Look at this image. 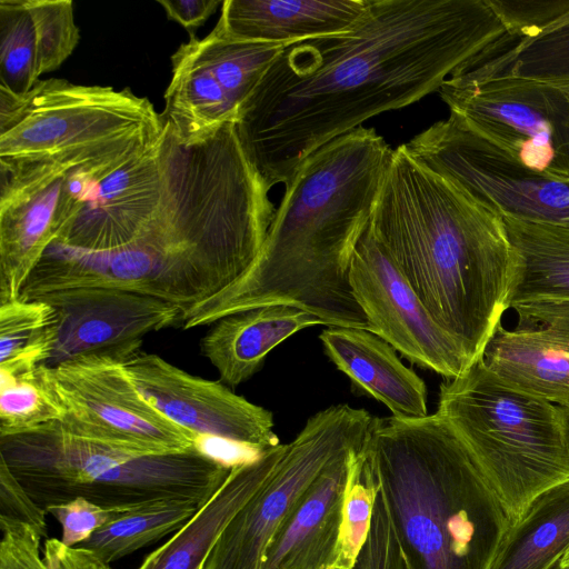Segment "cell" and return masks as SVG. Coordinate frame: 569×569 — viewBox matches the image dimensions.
<instances>
[{
	"label": "cell",
	"instance_id": "12",
	"mask_svg": "<svg viewBox=\"0 0 569 569\" xmlns=\"http://www.w3.org/2000/svg\"><path fill=\"white\" fill-rule=\"evenodd\" d=\"M403 146L419 162L502 217L569 228V181L521 166L453 114Z\"/></svg>",
	"mask_w": 569,
	"mask_h": 569
},
{
	"label": "cell",
	"instance_id": "35",
	"mask_svg": "<svg viewBox=\"0 0 569 569\" xmlns=\"http://www.w3.org/2000/svg\"><path fill=\"white\" fill-rule=\"evenodd\" d=\"M126 511L128 510L104 508L81 497L47 509L62 528L61 542L70 548L78 547L98 529Z\"/></svg>",
	"mask_w": 569,
	"mask_h": 569
},
{
	"label": "cell",
	"instance_id": "1",
	"mask_svg": "<svg viewBox=\"0 0 569 569\" xmlns=\"http://www.w3.org/2000/svg\"><path fill=\"white\" fill-rule=\"evenodd\" d=\"M508 34L490 0H369L348 31L283 47L234 124L270 190L316 150L409 106Z\"/></svg>",
	"mask_w": 569,
	"mask_h": 569
},
{
	"label": "cell",
	"instance_id": "34",
	"mask_svg": "<svg viewBox=\"0 0 569 569\" xmlns=\"http://www.w3.org/2000/svg\"><path fill=\"white\" fill-rule=\"evenodd\" d=\"M347 569H410L379 490L367 539Z\"/></svg>",
	"mask_w": 569,
	"mask_h": 569
},
{
	"label": "cell",
	"instance_id": "9",
	"mask_svg": "<svg viewBox=\"0 0 569 569\" xmlns=\"http://www.w3.org/2000/svg\"><path fill=\"white\" fill-rule=\"evenodd\" d=\"M438 92L477 136L538 174L569 181V79L447 80Z\"/></svg>",
	"mask_w": 569,
	"mask_h": 569
},
{
	"label": "cell",
	"instance_id": "21",
	"mask_svg": "<svg viewBox=\"0 0 569 569\" xmlns=\"http://www.w3.org/2000/svg\"><path fill=\"white\" fill-rule=\"evenodd\" d=\"M319 339L327 357L359 393L380 401L396 418L428 416L425 382L380 337L360 328L328 327Z\"/></svg>",
	"mask_w": 569,
	"mask_h": 569
},
{
	"label": "cell",
	"instance_id": "19",
	"mask_svg": "<svg viewBox=\"0 0 569 569\" xmlns=\"http://www.w3.org/2000/svg\"><path fill=\"white\" fill-rule=\"evenodd\" d=\"M161 192L159 139L92 187L54 242L91 252L118 249L129 243L149 221L160 203Z\"/></svg>",
	"mask_w": 569,
	"mask_h": 569
},
{
	"label": "cell",
	"instance_id": "2",
	"mask_svg": "<svg viewBox=\"0 0 569 569\" xmlns=\"http://www.w3.org/2000/svg\"><path fill=\"white\" fill-rule=\"evenodd\" d=\"M160 203L139 233L110 251L53 242L20 298L78 287H112L183 310L240 279L257 259L276 209L249 162L234 121L182 140L163 121Z\"/></svg>",
	"mask_w": 569,
	"mask_h": 569
},
{
	"label": "cell",
	"instance_id": "27",
	"mask_svg": "<svg viewBox=\"0 0 569 569\" xmlns=\"http://www.w3.org/2000/svg\"><path fill=\"white\" fill-rule=\"evenodd\" d=\"M518 257L513 303L569 298V228L502 217Z\"/></svg>",
	"mask_w": 569,
	"mask_h": 569
},
{
	"label": "cell",
	"instance_id": "16",
	"mask_svg": "<svg viewBox=\"0 0 569 569\" xmlns=\"http://www.w3.org/2000/svg\"><path fill=\"white\" fill-rule=\"evenodd\" d=\"M33 299L49 303L57 316L46 367L97 353L133 356L141 351L147 335L181 326L183 315L171 302L112 287L68 288Z\"/></svg>",
	"mask_w": 569,
	"mask_h": 569
},
{
	"label": "cell",
	"instance_id": "7",
	"mask_svg": "<svg viewBox=\"0 0 569 569\" xmlns=\"http://www.w3.org/2000/svg\"><path fill=\"white\" fill-rule=\"evenodd\" d=\"M436 412L462 440L511 526L539 495L569 480L560 407L507 383L482 358L441 383Z\"/></svg>",
	"mask_w": 569,
	"mask_h": 569
},
{
	"label": "cell",
	"instance_id": "23",
	"mask_svg": "<svg viewBox=\"0 0 569 569\" xmlns=\"http://www.w3.org/2000/svg\"><path fill=\"white\" fill-rule=\"evenodd\" d=\"M287 447L288 443H280L254 459L232 466L220 488L138 569H203L227 525L266 483Z\"/></svg>",
	"mask_w": 569,
	"mask_h": 569
},
{
	"label": "cell",
	"instance_id": "13",
	"mask_svg": "<svg viewBox=\"0 0 569 569\" xmlns=\"http://www.w3.org/2000/svg\"><path fill=\"white\" fill-rule=\"evenodd\" d=\"M282 49L236 40L217 26L203 39H189L171 57L172 78L162 120L186 141L236 121L240 107Z\"/></svg>",
	"mask_w": 569,
	"mask_h": 569
},
{
	"label": "cell",
	"instance_id": "18",
	"mask_svg": "<svg viewBox=\"0 0 569 569\" xmlns=\"http://www.w3.org/2000/svg\"><path fill=\"white\" fill-rule=\"evenodd\" d=\"M517 325H500L483 361L512 387L569 407V298H537L511 305Z\"/></svg>",
	"mask_w": 569,
	"mask_h": 569
},
{
	"label": "cell",
	"instance_id": "30",
	"mask_svg": "<svg viewBox=\"0 0 569 569\" xmlns=\"http://www.w3.org/2000/svg\"><path fill=\"white\" fill-rule=\"evenodd\" d=\"M39 80L36 31L27 0H0V86L24 94Z\"/></svg>",
	"mask_w": 569,
	"mask_h": 569
},
{
	"label": "cell",
	"instance_id": "17",
	"mask_svg": "<svg viewBox=\"0 0 569 569\" xmlns=\"http://www.w3.org/2000/svg\"><path fill=\"white\" fill-rule=\"evenodd\" d=\"M72 168L0 170V303L20 297L46 250L80 208L67 183Z\"/></svg>",
	"mask_w": 569,
	"mask_h": 569
},
{
	"label": "cell",
	"instance_id": "11",
	"mask_svg": "<svg viewBox=\"0 0 569 569\" xmlns=\"http://www.w3.org/2000/svg\"><path fill=\"white\" fill-rule=\"evenodd\" d=\"M124 353L80 357L38 371L64 410L61 423L71 432L144 453L200 448V438L172 422L136 388Z\"/></svg>",
	"mask_w": 569,
	"mask_h": 569
},
{
	"label": "cell",
	"instance_id": "6",
	"mask_svg": "<svg viewBox=\"0 0 569 569\" xmlns=\"http://www.w3.org/2000/svg\"><path fill=\"white\" fill-rule=\"evenodd\" d=\"M0 458L46 510L79 497L127 510L166 498L203 505L232 468L200 448L144 453L76 435L61 421L0 437Z\"/></svg>",
	"mask_w": 569,
	"mask_h": 569
},
{
	"label": "cell",
	"instance_id": "26",
	"mask_svg": "<svg viewBox=\"0 0 569 569\" xmlns=\"http://www.w3.org/2000/svg\"><path fill=\"white\" fill-rule=\"evenodd\" d=\"M569 548V480L541 495L511 526L490 569H549Z\"/></svg>",
	"mask_w": 569,
	"mask_h": 569
},
{
	"label": "cell",
	"instance_id": "15",
	"mask_svg": "<svg viewBox=\"0 0 569 569\" xmlns=\"http://www.w3.org/2000/svg\"><path fill=\"white\" fill-rule=\"evenodd\" d=\"M123 366L150 405L200 439L216 438L256 455L280 445L272 412L236 395L220 380L193 376L143 351Z\"/></svg>",
	"mask_w": 569,
	"mask_h": 569
},
{
	"label": "cell",
	"instance_id": "4",
	"mask_svg": "<svg viewBox=\"0 0 569 569\" xmlns=\"http://www.w3.org/2000/svg\"><path fill=\"white\" fill-rule=\"evenodd\" d=\"M368 229L469 361L482 358L518 274L502 216L401 144Z\"/></svg>",
	"mask_w": 569,
	"mask_h": 569
},
{
	"label": "cell",
	"instance_id": "43",
	"mask_svg": "<svg viewBox=\"0 0 569 569\" xmlns=\"http://www.w3.org/2000/svg\"><path fill=\"white\" fill-rule=\"evenodd\" d=\"M560 560L556 561L549 569H563L560 565Z\"/></svg>",
	"mask_w": 569,
	"mask_h": 569
},
{
	"label": "cell",
	"instance_id": "25",
	"mask_svg": "<svg viewBox=\"0 0 569 569\" xmlns=\"http://www.w3.org/2000/svg\"><path fill=\"white\" fill-rule=\"evenodd\" d=\"M501 77L569 79V12L531 34H507L448 80L465 83Z\"/></svg>",
	"mask_w": 569,
	"mask_h": 569
},
{
	"label": "cell",
	"instance_id": "38",
	"mask_svg": "<svg viewBox=\"0 0 569 569\" xmlns=\"http://www.w3.org/2000/svg\"><path fill=\"white\" fill-rule=\"evenodd\" d=\"M47 510L41 508L0 458V519L24 523L47 537Z\"/></svg>",
	"mask_w": 569,
	"mask_h": 569
},
{
	"label": "cell",
	"instance_id": "37",
	"mask_svg": "<svg viewBox=\"0 0 569 569\" xmlns=\"http://www.w3.org/2000/svg\"><path fill=\"white\" fill-rule=\"evenodd\" d=\"M511 37L537 32L569 12V0H490Z\"/></svg>",
	"mask_w": 569,
	"mask_h": 569
},
{
	"label": "cell",
	"instance_id": "8",
	"mask_svg": "<svg viewBox=\"0 0 569 569\" xmlns=\"http://www.w3.org/2000/svg\"><path fill=\"white\" fill-rule=\"evenodd\" d=\"M163 121L129 89L39 80L24 94L0 86V168L87 161L156 143Z\"/></svg>",
	"mask_w": 569,
	"mask_h": 569
},
{
	"label": "cell",
	"instance_id": "10",
	"mask_svg": "<svg viewBox=\"0 0 569 569\" xmlns=\"http://www.w3.org/2000/svg\"><path fill=\"white\" fill-rule=\"evenodd\" d=\"M373 418L348 405L310 417L266 483L227 525L203 569H260L270 539L306 488L328 463L367 442Z\"/></svg>",
	"mask_w": 569,
	"mask_h": 569
},
{
	"label": "cell",
	"instance_id": "22",
	"mask_svg": "<svg viewBox=\"0 0 569 569\" xmlns=\"http://www.w3.org/2000/svg\"><path fill=\"white\" fill-rule=\"evenodd\" d=\"M369 0H224L217 27L241 41L289 46L350 30Z\"/></svg>",
	"mask_w": 569,
	"mask_h": 569
},
{
	"label": "cell",
	"instance_id": "31",
	"mask_svg": "<svg viewBox=\"0 0 569 569\" xmlns=\"http://www.w3.org/2000/svg\"><path fill=\"white\" fill-rule=\"evenodd\" d=\"M0 437L63 420L64 410L39 371L14 378L0 377Z\"/></svg>",
	"mask_w": 569,
	"mask_h": 569
},
{
	"label": "cell",
	"instance_id": "5",
	"mask_svg": "<svg viewBox=\"0 0 569 569\" xmlns=\"http://www.w3.org/2000/svg\"><path fill=\"white\" fill-rule=\"evenodd\" d=\"M367 459L410 569H490L511 522L438 412L373 418Z\"/></svg>",
	"mask_w": 569,
	"mask_h": 569
},
{
	"label": "cell",
	"instance_id": "40",
	"mask_svg": "<svg viewBox=\"0 0 569 569\" xmlns=\"http://www.w3.org/2000/svg\"><path fill=\"white\" fill-rule=\"evenodd\" d=\"M44 552L52 556L62 569H110L109 563L91 551L79 547H66L57 538L46 541Z\"/></svg>",
	"mask_w": 569,
	"mask_h": 569
},
{
	"label": "cell",
	"instance_id": "20",
	"mask_svg": "<svg viewBox=\"0 0 569 569\" xmlns=\"http://www.w3.org/2000/svg\"><path fill=\"white\" fill-rule=\"evenodd\" d=\"M366 443L328 463L311 481L270 539L260 569L336 568L345 493L353 460Z\"/></svg>",
	"mask_w": 569,
	"mask_h": 569
},
{
	"label": "cell",
	"instance_id": "14",
	"mask_svg": "<svg viewBox=\"0 0 569 569\" xmlns=\"http://www.w3.org/2000/svg\"><path fill=\"white\" fill-rule=\"evenodd\" d=\"M349 279L369 331L410 362L447 379L460 376L472 365L435 321L368 228L355 250Z\"/></svg>",
	"mask_w": 569,
	"mask_h": 569
},
{
	"label": "cell",
	"instance_id": "3",
	"mask_svg": "<svg viewBox=\"0 0 569 569\" xmlns=\"http://www.w3.org/2000/svg\"><path fill=\"white\" fill-rule=\"evenodd\" d=\"M392 154L373 128L362 126L310 154L284 184L253 264L231 286L186 310L181 327L286 303L328 327L369 330L349 272Z\"/></svg>",
	"mask_w": 569,
	"mask_h": 569
},
{
	"label": "cell",
	"instance_id": "33",
	"mask_svg": "<svg viewBox=\"0 0 569 569\" xmlns=\"http://www.w3.org/2000/svg\"><path fill=\"white\" fill-rule=\"evenodd\" d=\"M37 39V72L58 69L74 51L80 31L70 0H27Z\"/></svg>",
	"mask_w": 569,
	"mask_h": 569
},
{
	"label": "cell",
	"instance_id": "39",
	"mask_svg": "<svg viewBox=\"0 0 569 569\" xmlns=\"http://www.w3.org/2000/svg\"><path fill=\"white\" fill-rule=\"evenodd\" d=\"M168 18L181 24L190 36L216 12L223 1L220 0H158Z\"/></svg>",
	"mask_w": 569,
	"mask_h": 569
},
{
	"label": "cell",
	"instance_id": "28",
	"mask_svg": "<svg viewBox=\"0 0 569 569\" xmlns=\"http://www.w3.org/2000/svg\"><path fill=\"white\" fill-rule=\"evenodd\" d=\"M201 506L180 498L150 501L121 513L78 547L110 563L178 531Z\"/></svg>",
	"mask_w": 569,
	"mask_h": 569
},
{
	"label": "cell",
	"instance_id": "29",
	"mask_svg": "<svg viewBox=\"0 0 569 569\" xmlns=\"http://www.w3.org/2000/svg\"><path fill=\"white\" fill-rule=\"evenodd\" d=\"M56 333L57 316L46 301L0 303V377L36 373L49 360Z\"/></svg>",
	"mask_w": 569,
	"mask_h": 569
},
{
	"label": "cell",
	"instance_id": "24",
	"mask_svg": "<svg viewBox=\"0 0 569 569\" xmlns=\"http://www.w3.org/2000/svg\"><path fill=\"white\" fill-rule=\"evenodd\" d=\"M323 325L312 313L286 303L266 305L226 316L200 340V352L220 381L234 388L262 367L267 355L298 331Z\"/></svg>",
	"mask_w": 569,
	"mask_h": 569
},
{
	"label": "cell",
	"instance_id": "36",
	"mask_svg": "<svg viewBox=\"0 0 569 569\" xmlns=\"http://www.w3.org/2000/svg\"><path fill=\"white\" fill-rule=\"evenodd\" d=\"M0 569H62L44 552L40 557L41 537L30 526L0 519Z\"/></svg>",
	"mask_w": 569,
	"mask_h": 569
},
{
	"label": "cell",
	"instance_id": "32",
	"mask_svg": "<svg viewBox=\"0 0 569 569\" xmlns=\"http://www.w3.org/2000/svg\"><path fill=\"white\" fill-rule=\"evenodd\" d=\"M378 490L365 446L353 460L345 493L339 557L335 569H347L356 561L368 536Z\"/></svg>",
	"mask_w": 569,
	"mask_h": 569
},
{
	"label": "cell",
	"instance_id": "42",
	"mask_svg": "<svg viewBox=\"0 0 569 569\" xmlns=\"http://www.w3.org/2000/svg\"><path fill=\"white\" fill-rule=\"evenodd\" d=\"M560 565L563 569H569V548L560 560Z\"/></svg>",
	"mask_w": 569,
	"mask_h": 569
},
{
	"label": "cell",
	"instance_id": "41",
	"mask_svg": "<svg viewBox=\"0 0 569 569\" xmlns=\"http://www.w3.org/2000/svg\"><path fill=\"white\" fill-rule=\"evenodd\" d=\"M567 443L569 447V407H560Z\"/></svg>",
	"mask_w": 569,
	"mask_h": 569
}]
</instances>
